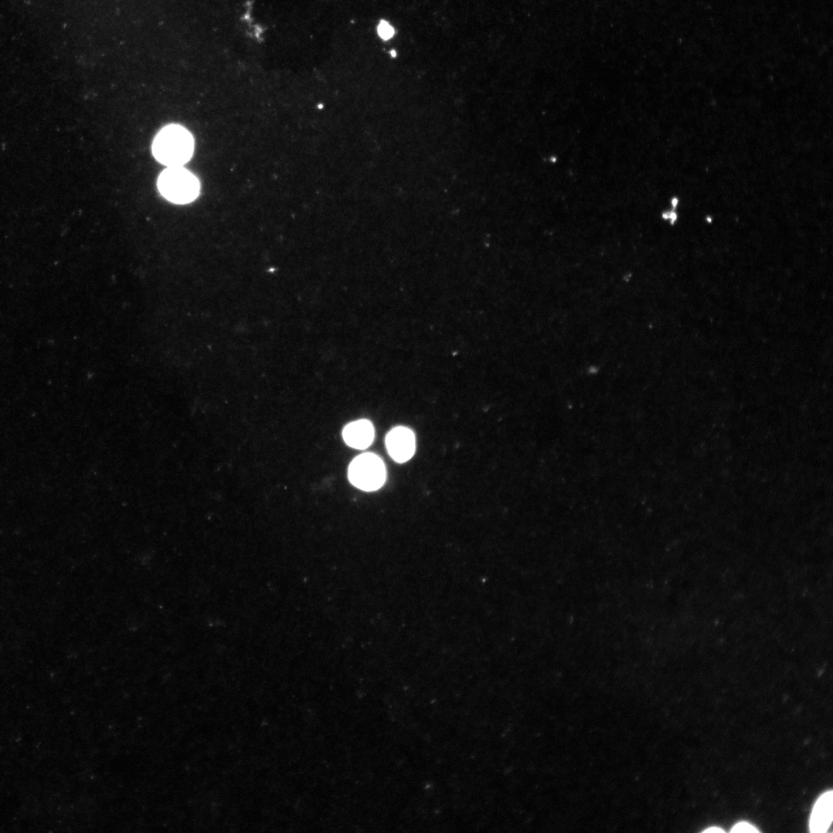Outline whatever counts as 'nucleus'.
Returning a JSON list of instances; mask_svg holds the SVG:
<instances>
[{
  "mask_svg": "<svg viewBox=\"0 0 833 833\" xmlns=\"http://www.w3.org/2000/svg\"><path fill=\"white\" fill-rule=\"evenodd\" d=\"M703 832H708V833H713V832H715V833H717V832H724V831L723 829H720V828H718V827H717V828H716V827H712V828H709V829H707L704 830V831H703Z\"/></svg>",
  "mask_w": 833,
  "mask_h": 833,
  "instance_id": "9",
  "label": "nucleus"
},
{
  "mask_svg": "<svg viewBox=\"0 0 833 833\" xmlns=\"http://www.w3.org/2000/svg\"><path fill=\"white\" fill-rule=\"evenodd\" d=\"M386 445L391 458L399 463L410 460L415 452V437L410 429L397 427L388 433Z\"/></svg>",
  "mask_w": 833,
  "mask_h": 833,
  "instance_id": "4",
  "label": "nucleus"
},
{
  "mask_svg": "<svg viewBox=\"0 0 833 833\" xmlns=\"http://www.w3.org/2000/svg\"><path fill=\"white\" fill-rule=\"evenodd\" d=\"M158 185L166 199L177 204L192 202L200 190L198 179L183 167H168L161 174Z\"/></svg>",
  "mask_w": 833,
  "mask_h": 833,
  "instance_id": "2",
  "label": "nucleus"
},
{
  "mask_svg": "<svg viewBox=\"0 0 833 833\" xmlns=\"http://www.w3.org/2000/svg\"><path fill=\"white\" fill-rule=\"evenodd\" d=\"M391 54H392V56H396V52H395V51H391Z\"/></svg>",
  "mask_w": 833,
  "mask_h": 833,
  "instance_id": "10",
  "label": "nucleus"
},
{
  "mask_svg": "<svg viewBox=\"0 0 833 833\" xmlns=\"http://www.w3.org/2000/svg\"><path fill=\"white\" fill-rule=\"evenodd\" d=\"M193 151L192 135L179 125L162 129L153 144L155 159L168 167H182L190 160Z\"/></svg>",
  "mask_w": 833,
  "mask_h": 833,
  "instance_id": "1",
  "label": "nucleus"
},
{
  "mask_svg": "<svg viewBox=\"0 0 833 833\" xmlns=\"http://www.w3.org/2000/svg\"><path fill=\"white\" fill-rule=\"evenodd\" d=\"M347 445L364 450L369 448L374 438V428L371 421L360 420L347 424L343 431Z\"/></svg>",
  "mask_w": 833,
  "mask_h": 833,
  "instance_id": "5",
  "label": "nucleus"
},
{
  "mask_svg": "<svg viewBox=\"0 0 833 833\" xmlns=\"http://www.w3.org/2000/svg\"><path fill=\"white\" fill-rule=\"evenodd\" d=\"M732 832H758L759 831L748 822H739L734 826Z\"/></svg>",
  "mask_w": 833,
  "mask_h": 833,
  "instance_id": "8",
  "label": "nucleus"
},
{
  "mask_svg": "<svg viewBox=\"0 0 833 833\" xmlns=\"http://www.w3.org/2000/svg\"><path fill=\"white\" fill-rule=\"evenodd\" d=\"M378 31L379 36L385 40H388L391 37H393L395 35L394 28L392 27L390 24L385 20L381 21Z\"/></svg>",
  "mask_w": 833,
  "mask_h": 833,
  "instance_id": "7",
  "label": "nucleus"
},
{
  "mask_svg": "<svg viewBox=\"0 0 833 833\" xmlns=\"http://www.w3.org/2000/svg\"><path fill=\"white\" fill-rule=\"evenodd\" d=\"M833 815V795L829 791L816 802L810 820V830L813 833L826 832L830 827Z\"/></svg>",
  "mask_w": 833,
  "mask_h": 833,
  "instance_id": "6",
  "label": "nucleus"
},
{
  "mask_svg": "<svg viewBox=\"0 0 833 833\" xmlns=\"http://www.w3.org/2000/svg\"><path fill=\"white\" fill-rule=\"evenodd\" d=\"M348 477L355 487L366 492L376 491L385 483V464L378 455L362 454L350 463Z\"/></svg>",
  "mask_w": 833,
  "mask_h": 833,
  "instance_id": "3",
  "label": "nucleus"
}]
</instances>
